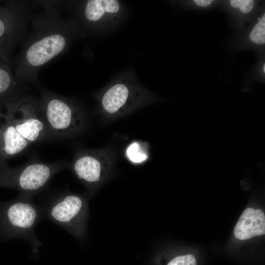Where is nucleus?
<instances>
[{
    "instance_id": "nucleus-19",
    "label": "nucleus",
    "mask_w": 265,
    "mask_h": 265,
    "mask_svg": "<svg viewBox=\"0 0 265 265\" xmlns=\"http://www.w3.org/2000/svg\"><path fill=\"white\" fill-rule=\"evenodd\" d=\"M263 71H264V72L265 73V64L264 65Z\"/></svg>"
},
{
    "instance_id": "nucleus-15",
    "label": "nucleus",
    "mask_w": 265,
    "mask_h": 265,
    "mask_svg": "<svg viewBox=\"0 0 265 265\" xmlns=\"http://www.w3.org/2000/svg\"><path fill=\"white\" fill-rule=\"evenodd\" d=\"M251 41L257 45L265 43V14L259 20L249 35Z\"/></svg>"
},
{
    "instance_id": "nucleus-16",
    "label": "nucleus",
    "mask_w": 265,
    "mask_h": 265,
    "mask_svg": "<svg viewBox=\"0 0 265 265\" xmlns=\"http://www.w3.org/2000/svg\"><path fill=\"white\" fill-rule=\"evenodd\" d=\"M230 3L232 7L238 8L243 13L250 12L253 8L255 1L252 0H231Z\"/></svg>"
},
{
    "instance_id": "nucleus-14",
    "label": "nucleus",
    "mask_w": 265,
    "mask_h": 265,
    "mask_svg": "<svg viewBox=\"0 0 265 265\" xmlns=\"http://www.w3.org/2000/svg\"><path fill=\"white\" fill-rule=\"evenodd\" d=\"M126 155L128 159L134 164H140L149 159L147 147L138 141L130 143L126 150Z\"/></svg>"
},
{
    "instance_id": "nucleus-11",
    "label": "nucleus",
    "mask_w": 265,
    "mask_h": 265,
    "mask_svg": "<svg viewBox=\"0 0 265 265\" xmlns=\"http://www.w3.org/2000/svg\"><path fill=\"white\" fill-rule=\"evenodd\" d=\"M235 236L246 240L265 234V215L260 209H246L240 215L234 230Z\"/></svg>"
},
{
    "instance_id": "nucleus-12",
    "label": "nucleus",
    "mask_w": 265,
    "mask_h": 265,
    "mask_svg": "<svg viewBox=\"0 0 265 265\" xmlns=\"http://www.w3.org/2000/svg\"><path fill=\"white\" fill-rule=\"evenodd\" d=\"M22 84L13 75L11 64L0 59V107L23 92Z\"/></svg>"
},
{
    "instance_id": "nucleus-18",
    "label": "nucleus",
    "mask_w": 265,
    "mask_h": 265,
    "mask_svg": "<svg viewBox=\"0 0 265 265\" xmlns=\"http://www.w3.org/2000/svg\"><path fill=\"white\" fill-rule=\"evenodd\" d=\"M195 4L200 7H207L213 2L212 0H194L193 1Z\"/></svg>"
},
{
    "instance_id": "nucleus-3",
    "label": "nucleus",
    "mask_w": 265,
    "mask_h": 265,
    "mask_svg": "<svg viewBox=\"0 0 265 265\" xmlns=\"http://www.w3.org/2000/svg\"><path fill=\"white\" fill-rule=\"evenodd\" d=\"M43 219L62 227L80 241L86 234L88 204L82 195L61 191L45 199L40 205Z\"/></svg>"
},
{
    "instance_id": "nucleus-13",
    "label": "nucleus",
    "mask_w": 265,
    "mask_h": 265,
    "mask_svg": "<svg viewBox=\"0 0 265 265\" xmlns=\"http://www.w3.org/2000/svg\"><path fill=\"white\" fill-rule=\"evenodd\" d=\"M119 8V3L116 0H89L85 4L84 12L88 21L95 22L106 13H117Z\"/></svg>"
},
{
    "instance_id": "nucleus-5",
    "label": "nucleus",
    "mask_w": 265,
    "mask_h": 265,
    "mask_svg": "<svg viewBox=\"0 0 265 265\" xmlns=\"http://www.w3.org/2000/svg\"><path fill=\"white\" fill-rule=\"evenodd\" d=\"M66 166L63 161H30L18 167L0 165V187L13 188L33 198L45 189L54 175Z\"/></svg>"
},
{
    "instance_id": "nucleus-4",
    "label": "nucleus",
    "mask_w": 265,
    "mask_h": 265,
    "mask_svg": "<svg viewBox=\"0 0 265 265\" xmlns=\"http://www.w3.org/2000/svg\"><path fill=\"white\" fill-rule=\"evenodd\" d=\"M39 99L49 139L69 138L83 130L85 115L74 101L49 92Z\"/></svg>"
},
{
    "instance_id": "nucleus-8",
    "label": "nucleus",
    "mask_w": 265,
    "mask_h": 265,
    "mask_svg": "<svg viewBox=\"0 0 265 265\" xmlns=\"http://www.w3.org/2000/svg\"><path fill=\"white\" fill-rule=\"evenodd\" d=\"M25 4L0 1V59L9 64L10 53L19 41L27 21Z\"/></svg>"
},
{
    "instance_id": "nucleus-6",
    "label": "nucleus",
    "mask_w": 265,
    "mask_h": 265,
    "mask_svg": "<svg viewBox=\"0 0 265 265\" xmlns=\"http://www.w3.org/2000/svg\"><path fill=\"white\" fill-rule=\"evenodd\" d=\"M1 107L17 132L30 145L49 139L40 99L22 92Z\"/></svg>"
},
{
    "instance_id": "nucleus-2",
    "label": "nucleus",
    "mask_w": 265,
    "mask_h": 265,
    "mask_svg": "<svg viewBox=\"0 0 265 265\" xmlns=\"http://www.w3.org/2000/svg\"><path fill=\"white\" fill-rule=\"evenodd\" d=\"M42 219L41 207L31 197L20 193L13 200L0 201V241L24 238L37 249L42 242L35 228Z\"/></svg>"
},
{
    "instance_id": "nucleus-17",
    "label": "nucleus",
    "mask_w": 265,
    "mask_h": 265,
    "mask_svg": "<svg viewBox=\"0 0 265 265\" xmlns=\"http://www.w3.org/2000/svg\"><path fill=\"white\" fill-rule=\"evenodd\" d=\"M167 265H197V263L193 255L187 254L174 258Z\"/></svg>"
},
{
    "instance_id": "nucleus-7",
    "label": "nucleus",
    "mask_w": 265,
    "mask_h": 265,
    "mask_svg": "<svg viewBox=\"0 0 265 265\" xmlns=\"http://www.w3.org/2000/svg\"><path fill=\"white\" fill-rule=\"evenodd\" d=\"M111 167V157L104 150L80 152L71 164L72 172L87 187L90 197L108 177Z\"/></svg>"
},
{
    "instance_id": "nucleus-9",
    "label": "nucleus",
    "mask_w": 265,
    "mask_h": 265,
    "mask_svg": "<svg viewBox=\"0 0 265 265\" xmlns=\"http://www.w3.org/2000/svg\"><path fill=\"white\" fill-rule=\"evenodd\" d=\"M146 95L139 87L129 81H121L110 86L101 98L104 113L109 117L124 115L145 101Z\"/></svg>"
},
{
    "instance_id": "nucleus-10",
    "label": "nucleus",
    "mask_w": 265,
    "mask_h": 265,
    "mask_svg": "<svg viewBox=\"0 0 265 265\" xmlns=\"http://www.w3.org/2000/svg\"><path fill=\"white\" fill-rule=\"evenodd\" d=\"M30 144L17 132L11 120L0 107V165L21 154Z\"/></svg>"
},
{
    "instance_id": "nucleus-1",
    "label": "nucleus",
    "mask_w": 265,
    "mask_h": 265,
    "mask_svg": "<svg viewBox=\"0 0 265 265\" xmlns=\"http://www.w3.org/2000/svg\"><path fill=\"white\" fill-rule=\"evenodd\" d=\"M54 10L48 9L32 21V32L15 61V78L22 84L35 82L39 69L68 46L67 25Z\"/></svg>"
}]
</instances>
